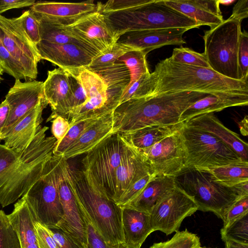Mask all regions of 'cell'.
Returning <instances> with one entry per match:
<instances>
[{"label":"cell","instance_id":"cell-13","mask_svg":"<svg viewBox=\"0 0 248 248\" xmlns=\"http://www.w3.org/2000/svg\"><path fill=\"white\" fill-rule=\"evenodd\" d=\"M197 210L192 198L175 186L149 212L152 228L169 235L178 231L183 220Z\"/></svg>","mask_w":248,"mask_h":248},{"label":"cell","instance_id":"cell-57","mask_svg":"<svg viewBox=\"0 0 248 248\" xmlns=\"http://www.w3.org/2000/svg\"><path fill=\"white\" fill-rule=\"evenodd\" d=\"M235 0H219V4L223 5H229L235 2Z\"/></svg>","mask_w":248,"mask_h":248},{"label":"cell","instance_id":"cell-47","mask_svg":"<svg viewBox=\"0 0 248 248\" xmlns=\"http://www.w3.org/2000/svg\"><path fill=\"white\" fill-rule=\"evenodd\" d=\"M83 218L87 231L88 248H128L124 243L114 245L106 243L87 217L83 216Z\"/></svg>","mask_w":248,"mask_h":248},{"label":"cell","instance_id":"cell-8","mask_svg":"<svg viewBox=\"0 0 248 248\" xmlns=\"http://www.w3.org/2000/svg\"><path fill=\"white\" fill-rule=\"evenodd\" d=\"M241 24V21L230 16L205 31L203 36V53L210 68L221 76L235 80H240L237 54Z\"/></svg>","mask_w":248,"mask_h":248},{"label":"cell","instance_id":"cell-12","mask_svg":"<svg viewBox=\"0 0 248 248\" xmlns=\"http://www.w3.org/2000/svg\"><path fill=\"white\" fill-rule=\"evenodd\" d=\"M0 39L23 69L28 81L35 80L41 58L36 46L28 37L16 18L0 15Z\"/></svg>","mask_w":248,"mask_h":248},{"label":"cell","instance_id":"cell-15","mask_svg":"<svg viewBox=\"0 0 248 248\" xmlns=\"http://www.w3.org/2000/svg\"><path fill=\"white\" fill-rule=\"evenodd\" d=\"M41 60L49 61L67 73L77 76L87 69L99 53L83 46L68 43L54 44L40 41L36 46Z\"/></svg>","mask_w":248,"mask_h":248},{"label":"cell","instance_id":"cell-19","mask_svg":"<svg viewBox=\"0 0 248 248\" xmlns=\"http://www.w3.org/2000/svg\"><path fill=\"white\" fill-rule=\"evenodd\" d=\"M186 28H169L132 31L122 35L118 43L139 50L146 55L154 49L167 45L186 43L183 34Z\"/></svg>","mask_w":248,"mask_h":248},{"label":"cell","instance_id":"cell-27","mask_svg":"<svg viewBox=\"0 0 248 248\" xmlns=\"http://www.w3.org/2000/svg\"><path fill=\"white\" fill-rule=\"evenodd\" d=\"M122 220L124 243L128 248H140L154 232L148 213L122 207Z\"/></svg>","mask_w":248,"mask_h":248},{"label":"cell","instance_id":"cell-39","mask_svg":"<svg viewBox=\"0 0 248 248\" xmlns=\"http://www.w3.org/2000/svg\"><path fill=\"white\" fill-rule=\"evenodd\" d=\"M220 234L223 241L229 240L248 244V213L222 228Z\"/></svg>","mask_w":248,"mask_h":248},{"label":"cell","instance_id":"cell-7","mask_svg":"<svg viewBox=\"0 0 248 248\" xmlns=\"http://www.w3.org/2000/svg\"><path fill=\"white\" fill-rule=\"evenodd\" d=\"M62 159L52 155L40 177L23 196L34 219L48 228H56L64 215L59 194Z\"/></svg>","mask_w":248,"mask_h":248},{"label":"cell","instance_id":"cell-42","mask_svg":"<svg viewBox=\"0 0 248 248\" xmlns=\"http://www.w3.org/2000/svg\"><path fill=\"white\" fill-rule=\"evenodd\" d=\"M170 58L176 62L210 68L203 53L196 52L189 48L181 47L174 48Z\"/></svg>","mask_w":248,"mask_h":248},{"label":"cell","instance_id":"cell-28","mask_svg":"<svg viewBox=\"0 0 248 248\" xmlns=\"http://www.w3.org/2000/svg\"><path fill=\"white\" fill-rule=\"evenodd\" d=\"M7 216L17 234L21 248H39L35 220L24 196L15 204L13 211Z\"/></svg>","mask_w":248,"mask_h":248},{"label":"cell","instance_id":"cell-26","mask_svg":"<svg viewBox=\"0 0 248 248\" xmlns=\"http://www.w3.org/2000/svg\"><path fill=\"white\" fill-rule=\"evenodd\" d=\"M175 186L173 176L153 175L141 192L122 207L149 213L153 208L170 193Z\"/></svg>","mask_w":248,"mask_h":248},{"label":"cell","instance_id":"cell-36","mask_svg":"<svg viewBox=\"0 0 248 248\" xmlns=\"http://www.w3.org/2000/svg\"><path fill=\"white\" fill-rule=\"evenodd\" d=\"M68 74L70 85V93L66 102L56 116H61L67 120L68 116L86 101L85 92L77 76Z\"/></svg>","mask_w":248,"mask_h":248},{"label":"cell","instance_id":"cell-32","mask_svg":"<svg viewBox=\"0 0 248 248\" xmlns=\"http://www.w3.org/2000/svg\"><path fill=\"white\" fill-rule=\"evenodd\" d=\"M96 73L104 81L108 98L115 108L130 81L127 67L123 63L116 61L112 66Z\"/></svg>","mask_w":248,"mask_h":248},{"label":"cell","instance_id":"cell-21","mask_svg":"<svg viewBox=\"0 0 248 248\" xmlns=\"http://www.w3.org/2000/svg\"><path fill=\"white\" fill-rule=\"evenodd\" d=\"M126 145L115 173L114 198L115 202L136 182L144 176L151 174L150 168L142 155L133 148Z\"/></svg>","mask_w":248,"mask_h":248},{"label":"cell","instance_id":"cell-10","mask_svg":"<svg viewBox=\"0 0 248 248\" xmlns=\"http://www.w3.org/2000/svg\"><path fill=\"white\" fill-rule=\"evenodd\" d=\"M187 154L186 167L209 168L248 162L212 134L188 127L181 128Z\"/></svg>","mask_w":248,"mask_h":248},{"label":"cell","instance_id":"cell-55","mask_svg":"<svg viewBox=\"0 0 248 248\" xmlns=\"http://www.w3.org/2000/svg\"><path fill=\"white\" fill-rule=\"evenodd\" d=\"M10 111L9 103L5 99L0 104V142L1 136L9 117Z\"/></svg>","mask_w":248,"mask_h":248},{"label":"cell","instance_id":"cell-35","mask_svg":"<svg viewBox=\"0 0 248 248\" xmlns=\"http://www.w3.org/2000/svg\"><path fill=\"white\" fill-rule=\"evenodd\" d=\"M146 56L142 51L133 49L126 52L117 60L123 63L129 72L130 81L128 86L142 76L150 73Z\"/></svg>","mask_w":248,"mask_h":248},{"label":"cell","instance_id":"cell-16","mask_svg":"<svg viewBox=\"0 0 248 248\" xmlns=\"http://www.w3.org/2000/svg\"><path fill=\"white\" fill-rule=\"evenodd\" d=\"M44 82L37 80L22 82L16 79L14 86L5 96L10 111L0 138L4 140L14 126L42 100L45 99Z\"/></svg>","mask_w":248,"mask_h":248},{"label":"cell","instance_id":"cell-40","mask_svg":"<svg viewBox=\"0 0 248 248\" xmlns=\"http://www.w3.org/2000/svg\"><path fill=\"white\" fill-rule=\"evenodd\" d=\"M201 247L199 237L187 229L177 231L170 240L155 243L150 248H198Z\"/></svg>","mask_w":248,"mask_h":248},{"label":"cell","instance_id":"cell-11","mask_svg":"<svg viewBox=\"0 0 248 248\" xmlns=\"http://www.w3.org/2000/svg\"><path fill=\"white\" fill-rule=\"evenodd\" d=\"M136 151L148 165L152 175L174 176L186 166L187 154L181 129L151 147Z\"/></svg>","mask_w":248,"mask_h":248},{"label":"cell","instance_id":"cell-49","mask_svg":"<svg viewBox=\"0 0 248 248\" xmlns=\"http://www.w3.org/2000/svg\"><path fill=\"white\" fill-rule=\"evenodd\" d=\"M48 229L59 248H87L62 229Z\"/></svg>","mask_w":248,"mask_h":248},{"label":"cell","instance_id":"cell-48","mask_svg":"<svg viewBox=\"0 0 248 248\" xmlns=\"http://www.w3.org/2000/svg\"><path fill=\"white\" fill-rule=\"evenodd\" d=\"M248 213V195L238 198L230 207L223 219V228L243 215Z\"/></svg>","mask_w":248,"mask_h":248},{"label":"cell","instance_id":"cell-45","mask_svg":"<svg viewBox=\"0 0 248 248\" xmlns=\"http://www.w3.org/2000/svg\"><path fill=\"white\" fill-rule=\"evenodd\" d=\"M0 62L3 67L5 73L12 76L16 79H24L28 81L23 69L6 50L0 39Z\"/></svg>","mask_w":248,"mask_h":248},{"label":"cell","instance_id":"cell-2","mask_svg":"<svg viewBox=\"0 0 248 248\" xmlns=\"http://www.w3.org/2000/svg\"><path fill=\"white\" fill-rule=\"evenodd\" d=\"M207 95L184 92L129 99L113 111V132L128 133L149 126L182 123L184 111Z\"/></svg>","mask_w":248,"mask_h":248},{"label":"cell","instance_id":"cell-53","mask_svg":"<svg viewBox=\"0 0 248 248\" xmlns=\"http://www.w3.org/2000/svg\"><path fill=\"white\" fill-rule=\"evenodd\" d=\"M34 0H0V15L7 10L32 6Z\"/></svg>","mask_w":248,"mask_h":248},{"label":"cell","instance_id":"cell-33","mask_svg":"<svg viewBox=\"0 0 248 248\" xmlns=\"http://www.w3.org/2000/svg\"><path fill=\"white\" fill-rule=\"evenodd\" d=\"M32 12L39 24L41 41L54 44H76L96 52L76 37L66 26L52 22L37 13Z\"/></svg>","mask_w":248,"mask_h":248},{"label":"cell","instance_id":"cell-17","mask_svg":"<svg viewBox=\"0 0 248 248\" xmlns=\"http://www.w3.org/2000/svg\"><path fill=\"white\" fill-rule=\"evenodd\" d=\"M99 10L66 27L78 39L100 54L111 49L119 38Z\"/></svg>","mask_w":248,"mask_h":248},{"label":"cell","instance_id":"cell-44","mask_svg":"<svg viewBox=\"0 0 248 248\" xmlns=\"http://www.w3.org/2000/svg\"><path fill=\"white\" fill-rule=\"evenodd\" d=\"M16 19L31 41L36 46L40 41L39 24L32 11L26 10Z\"/></svg>","mask_w":248,"mask_h":248},{"label":"cell","instance_id":"cell-1","mask_svg":"<svg viewBox=\"0 0 248 248\" xmlns=\"http://www.w3.org/2000/svg\"><path fill=\"white\" fill-rule=\"evenodd\" d=\"M184 92L217 96L248 94V81L230 79L211 68L176 62L169 57L159 62L153 72L129 85L125 96L131 99Z\"/></svg>","mask_w":248,"mask_h":248},{"label":"cell","instance_id":"cell-38","mask_svg":"<svg viewBox=\"0 0 248 248\" xmlns=\"http://www.w3.org/2000/svg\"><path fill=\"white\" fill-rule=\"evenodd\" d=\"M100 118H91L85 119L71 126L63 139L60 142L56 143L53 150V155L57 156H62L67 149L88 128Z\"/></svg>","mask_w":248,"mask_h":248},{"label":"cell","instance_id":"cell-58","mask_svg":"<svg viewBox=\"0 0 248 248\" xmlns=\"http://www.w3.org/2000/svg\"><path fill=\"white\" fill-rule=\"evenodd\" d=\"M4 72L3 67L0 62V82L3 79L2 78V76Z\"/></svg>","mask_w":248,"mask_h":248},{"label":"cell","instance_id":"cell-52","mask_svg":"<svg viewBox=\"0 0 248 248\" xmlns=\"http://www.w3.org/2000/svg\"><path fill=\"white\" fill-rule=\"evenodd\" d=\"M51 131L56 140V143L60 142L66 135L70 128L68 120L61 116L55 117L52 120Z\"/></svg>","mask_w":248,"mask_h":248},{"label":"cell","instance_id":"cell-41","mask_svg":"<svg viewBox=\"0 0 248 248\" xmlns=\"http://www.w3.org/2000/svg\"><path fill=\"white\" fill-rule=\"evenodd\" d=\"M21 153H17L4 144H0V188L16 167Z\"/></svg>","mask_w":248,"mask_h":248},{"label":"cell","instance_id":"cell-59","mask_svg":"<svg viewBox=\"0 0 248 248\" xmlns=\"http://www.w3.org/2000/svg\"><path fill=\"white\" fill-rule=\"evenodd\" d=\"M198 248H204V247H199Z\"/></svg>","mask_w":248,"mask_h":248},{"label":"cell","instance_id":"cell-22","mask_svg":"<svg viewBox=\"0 0 248 248\" xmlns=\"http://www.w3.org/2000/svg\"><path fill=\"white\" fill-rule=\"evenodd\" d=\"M188 127L201 130L215 136L248 162V145L239 135L225 127L214 113L197 115L184 122Z\"/></svg>","mask_w":248,"mask_h":248},{"label":"cell","instance_id":"cell-43","mask_svg":"<svg viewBox=\"0 0 248 248\" xmlns=\"http://www.w3.org/2000/svg\"><path fill=\"white\" fill-rule=\"evenodd\" d=\"M0 248H21L17 234L7 215L0 210Z\"/></svg>","mask_w":248,"mask_h":248},{"label":"cell","instance_id":"cell-37","mask_svg":"<svg viewBox=\"0 0 248 248\" xmlns=\"http://www.w3.org/2000/svg\"><path fill=\"white\" fill-rule=\"evenodd\" d=\"M133 49L117 42L111 49L95 56L87 69L96 73L102 71L112 66L118 58Z\"/></svg>","mask_w":248,"mask_h":248},{"label":"cell","instance_id":"cell-5","mask_svg":"<svg viewBox=\"0 0 248 248\" xmlns=\"http://www.w3.org/2000/svg\"><path fill=\"white\" fill-rule=\"evenodd\" d=\"M48 129V127L41 125L29 145L21 153L16 167L0 188L2 207L22 197L40 177L46 162L53 155L56 143L53 136H46Z\"/></svg>","mask_w":248,"mask_h":248},{"label":"cell","instance_id":"cell-24","mask_svg":"<svg viewBox=\"0 0 248 248\" xmlns=\"http://www.w3.org/2000/svg\"><path fill=\"white\" fill-rule=\"evenodd\" d=\"M172 8L196 21L201 26L213 28L224 19L219 0H164Z\"/></svg>","mask_w":248,"mask_h":248},{"label":"cell","instance_id":"cell-9","mask_svg":"<svg viewBox=\"0 0 248 248\" xmlns=\"http://www.w3.org/2000/svg\"><path fill=\"white\" fill-rule=\"evenodd\" d=\"M126 144L118 132H113L87 153L82 160V171L92 185L114 201L115 173Z\"/></svg>","mask_w":248,"mask_h":248},{"label":"cell","instance_id":"cell-4","mask_svg":"<svg viewBox=\"0 0 248 248\" xmlns=\"http://www.w3.org/2000/svg\"><path fill=\"white\" fill-rule=\"evenodd\" d=\"M101 12L119 38L132 31L169 28L190 30L201 26L196 21L167 5L164 0H148L127 9Z\"/></svg>","mask_w":248,"mask_h":248},{"label":"cell","instance_id":"cell-51","mask_svg":"<svg viewBox=\"0 0 248 248\" xmlns=\"http://www.w3.org/2000/svg\"><path fill=\"white\" fill-rule=\"evenodd\" d=\"M39 248H59L49 229L35 220Z\"/></svg>","mask_w":248,"mask_h":248},{"label":"cell","instance_id":"cell-23","mask_svg":"<svg viewBox=\"0 0 248 248\" xmlns=\"http://www.w3.org/2000/svg\"><path fill=\"white\" fill-rule=\"evenodd\" d=\"M42 100L11 130L4 140V145L17 153L23 152L30 144L43 121L42 113L48 105Z\"/></svg>","mask_w":248,"mask_h":248},{"label":"cell","instance_id":"cell-30","mask_svg":"<svg viewBox=\"0 0 248 248\" xmlns=\"http://www.w3.org/2000/svg\"><path fill=\"white\" fill-rule=\"evenodd\" d=\"M248 105V94H232L223 96L208 94L189 107L182 113L180 122L184 123L199 115L220 111L236 106Z\"/></svg>","mask_w":248,"mask_h":248},{"label":"cell","instance_id":"cell-56","mask_svg":"<svg viewBox=\"0 0 248 248\" xmlns=\"http://www.w3.org/2000/svg\"><path fill=\"white\" fill-rule=\"evenodd\" d=\"M225 242V248H248V244L232 241L226 240Z\"/></svg>","mask_w":248,"mask_h":248},{"label":"cell","instance_id":"cell-20","mask_svg":"<svg viewBox=\"0 0 248 248\" xmlns=\"http://www.w3.org/2000/svg\"><path fill=\"white\" fill-rule=\"evenodd\" d=\"M100 4L95 3L92 0L80 2L38 1L30 9L52 22L68 26L99 10Z\"/></svg>","mask_w":248,"mask_h":248},{"label":"cell","instance_id":"cell-31","mask_svg":"<svg viewBox=\"0 0 248 248\" xmlns=\"http://www.w3.org/2000/svg\"><path fill=\"white\" fill-rule=\"evenodd\" d=\"M183 124L184 123L170 125H155L130 132L119 134L125 144L136 150H140L151 147L160 141L181 129Z\"/></svg>","mask_w":248,"mask_h":248},{"label":"cell","instance_id":"cell-6","mask_svg":"<svg viewBox=\"0 0 248 248\" xmlns=\"http://www.w3.org/2000/svg\"><path fill=\"white\" fill-rule=\"evenodd\" d=\"M173 178L176 186L192 198L198 210L212 212L221 219L241 197L234 186L217 182L207 168L186 167Z\"/></svg>","mask_w":248,"mask_h":248},{"label":"cell","instance_id":"cell-18","mask_svg":"<svg viewBox=\"0 0 248 248\" xmlns=\"http://www.w3.org/2000/svg\"><path fill=\"white\" fill-rule=\"evenodd\" d=\"M67 163L63 158L59 194L64 215L56 228L62 229L88 248L86 226L68 181Z\"/></svg>","mask_w":248,"mask_h":248},{"label":"cell","instance_id":"cell-46","mask_svg":"<svg viewBox=\"0 0 248 248\" xmlns=\"http://www.w3.org/2000/svg\"><path fill=\"white\" fill-rule=\"evenodd\" d=\"M240 80L248 81V33L241 31L237 54Z\"/></svg>","mask_w":248,"mask_h":248},{"label":"cell","instance_id":"cell-3","mask_svg":"<svg viewBox=\"0 0 248 248\" xmlns=\"http://www.w3.org/2000/svg\"><path fill=\"white\" fill-rule=\"evenodd\" d=\"M68 181L80 211L107 243H124L122 207L98 190L82 170L72 169L67 163Z\"/></svg>","mask_w":248,"mask_h":248},{"label":"cell","instance_id":"cell-34","mask_svg":"<svg viewBox=\"0 0 248 248\" xmlns=\"http://www.w3.org/2000/svg\"><path fill=\"white\" fill-rule=\"evenodd\" d=\"M207 169L217 182L226 186L232 187L248 181V162L231 164Z\"/></svg>","mask_w":248,"mask_h":248},{"label":"cell","instance_id":"cell-25","mask_svg":"<svg viewBox=\"0 0 248 248\" xmlns=\"http://www.w3.org/2000/svg\"><path fill=\"white\" fill-rule=\"evenodd\" d=\"M113 111L94 122L64 152L62 157L67 160L87 153L102 140L113 133Z\"/></svg>","mask_w":248,"mask_h":248},{"label":"cell","instance_id":"cell-29","mask_svg":"<svg viewBox=\"0 0 248 248\" xmlns=\"http://www.w3.org/2000/svg\"><path fill=\"white\" fill-rule=\"evenodd\" d=\"M43 89L45 98L52 110L47 120L49 121L57 115L70 94L68 73L60 68L48 71Z\"/></svg>","mask_w":248,"mask_h":248},{"label":"cell","instance_id":"cell-14","mask_svg":"<svg viewBox=\"0 0 248 248\" xmlns=\"http://www.w3.org/2000/svg\"><path fill=\"white\" fill-rule=\"evenodd\" d=\"M77 77L85 92L86 101L68 116L70 127L85 119L101 117L115 109L108 98L107 86L98 74L84 69Z\"/></svg>","mask_w":248,"mask_h":248},{"label":"cell","instance_id":"cell-50","mask_svg":"<svg viewBox=\"0 0 248 248\" xmlns=\"http://www.w3.org/2000/svg\"><path fill=\"white\" fill-rule=\"evenodd\" d=\"M153 175L148 174L136 182L122 195L116 203L121 207L128 203L141 192Z\"/></svg>","mask_w":248,"mask_h":248},{"label":"cell","instance_id":"cell-54","mask_svg":"<svg viewBox=\"0 0 248 248\" xmlns=\"http://www.w3.org/2000/svg\"><path fill=\"white\" fill-rule=\"evenodd\" d=\"M230 16L241 22L243 19L247 18L248 17V0L237 1L233 7Z\"/></svg>","mask_w":248,"mask_h":248}]
</instances>
